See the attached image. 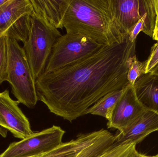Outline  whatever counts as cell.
Segmentation results:
<instances>
[{"instance_id": "cell-11", "label": "cell", "mask_w": 158, "mask_h": 157, "mask_svg": "<svg viewBox=\"0 0 158 157\" xmlns=\"http://www.w3.org/2000/svg\"><path fill=\"white\" fill-rule=\"evenodd\" d=\"M156 131H158V114L146 109L130 127L115 135L113 145L127 142L137 144L150 134Z\"/></svg>"}, {"instance_id": "cell-15", "label": "cell", "mask_w": 158, "mask_h": 157, "mask_svg": "<svg viewBox=\"0 0 158 157\" xmlns=\"http://www.w3.org/2000/svg\"><path fill=\"white\" fill-rule=\"evenodd\" d=\"M125 88L110 92L101 98L85 111V115L93 114L109 120L116 103L123 94Z\"/></svg>"}, {"instance_id": "cell-21", "label": "cell", "mask_w": 158, "mask_h": 157, "mask_svg": "<svg viewBox=\"0 0 158 157\" xmlns=\"http://www.w3.org/2000/svg\"><path fill=\"white\" fill-rule=\"evenodd\" d=\"M129 157H158V154L155 156H147L140 154L136 150V147H134L131 152Z\"/></svg>"}, {"instance_id": "cell-14", "label": "cell", "mask_w": 158, "mask_h": 157, "mask_svg": "<svg viewBox=\"0 0 158 157\" xmlns=\"http://www.w3.org/2000/svg\"><path fill=\"white\" fill-rule=\"evenodd\" d=\"M33 11L55 28L63 29L65 0H30Z\"/></svg>"}, {"instance_id": "cell-5", "label": "cell", "mask_w": 158, "mask_h": 157, "mask_svg": "<svg viewBox=\"0 0 158 157\" xmlns=\"http://www.w3.org/2000/svg\"><path fill=\"white\" fill-rule=\"evenodd\" d=\"M104 46L82 35H62L53 47L43 73L54 72L89 57Z\"/></svg>"}, {"instance_id": "cell-4", "label": "cell", "mask_w": 158, "mask_h": 157, "mask_svg": "<svg viewBox=\"0 0 158 157\" xmlns=\"http://www.w3.org/2000/svg\"><path fill=\"white\" fill-rule=\"evenodd\" d=\"M6 81L19 103L34 108L38 101L35 81L23 48L18 41L8 38V66Z\"/></svg>"}, {"instance_id": "cell-7", "label": "cell", "mask_w": 158, "mask_h": 157, "mask_svg": "<svg viewBox=\"0 0 158 157\" xmlns=\"http://www.w3.org/2000/svg\"><path fill=\"white\" fill-rule=\"evenodd\" d=\"M65 133L61 127L53 125L33 133L19 142H13L0 157H31L43 155L61 144Z\"/></svg>"}, {"instance_id": "cell-9", "label": "cell", "mask_w": 158, "mask_h": 157, "mask_svg": "<svg viewBox=\"0 0 158 157\" xmlns=\"http://www.w3.org/2000/svg\"><path fill=\"white\" fill-rule=\"evenodd\" d=\"M114 18L123 32L129 34L144 16L156 11L158 0H111Z\"/></svg>"}, {"instance_id": "cell-18", "label": "cell", "mask_w": 158, "mask_h": 157, "mask_svg": "<svg viewBox=\"0 0 158 157\" xmlns=\"http://www.w3.org/2000/svg\"><path fill=\"white\" fill-rule=\"evenodd\" d=\"M136 144L125 142L120 144L113 145L98 157H129Z\"/></svg>"}, {"instance_id": "cell-22", "label": "cell", "mask_w": 158, "mask_h": 157, "mask_svg": "<svg viewBox=\"0 0 158 157\" xmlns=\"http://www.w3.org/2000/svg\"><path fill=\"white\" fill-rule=\"evenodd\" d=\"M150 73L155 74L158 75V64L152 69Z\"/></svg>"}, {"instance_id": "cell-24", "label": "cell", "mask_w": 158, "mask_h": 157, "mask_svg": "<svg viewBox=\"0 0 158 157\" xmlns=\"http://www.w3.org/2000/svg\"><path fill=\"white\" fill-rule=\"evenodd\" d=\"M42 155H40L36 156H33V157H40Z\"/></svg>"}, {"instance_id": "cell-3", "label": "cell", "mask_w": 158, "mask_h": 157, "mask_svg": "<svg viewBox=\"0 0 158 157\" xmlns=\"http://www.w3.org/2000/svg\"><path fill=\"white\" fill-rule=\"evenodd\" d=\"M62 35L58 29L32 12L28 38L23 48L35 81L44 72L53 47Z\"/></svg>"}, {"instance_id": "cell-20", "label": "cell", "mask_w": 158, "mask_h": 157, "mask_svg": "<svg viewBox=\"0 0 158 157\" xmlns=\"http://www.w3.org/2000/svg\"><path fill=\"white\" fill-rule=\"evenodd\" d=\"M147 65L145 73H150L152 69L158 64V41L153 45L151 50V53L148 59L146 60Z\"/></svg>"}, {"instance_id": "cell-6", "label": "cell", "mask_w": 158, "mask_h": 157, "mask_svg": "<svg viewBox=\"0 0 158 157\" xmlns=\"http://www.w3.org/2000/svg\"><path fill=\"white\" fill-rule=\"evenodd\" d=\"M32 12L30 0H7L0 6V37L6 35L25 44L30 31Z\"/></svg>"}, {"instance_id": "cell-12", "label": "cell", "mask_w": 158, "mask_h": 157, "mask_svg": "<svg viewBox=\"0 0 158 157\" xmlns=\"http://www.w3.org/2000/svg\"><path fill=\"white\" fill-rule=\"evenodd\" d=\"M106 130L103 129L88 133L80 134L76 139L62 143L40 157H77L83 150L98 140Z\"/></svg>"}, {"instance_id": "cell-2", "label": "cell", "mask_w": 158, "mask_h": 157, "mask_svg": "<svg viewBox=\"0 0 158 157\" xmlns=\"http://www.w3.org/2000/svg\"><path fill=\"white\" fill-rule=\"evenodd\" d=\"M62 23L68 34L85 36L103 46L129 36L115 20L111 0H65Z\"/></svg>"}, {"instance_id": "cell-13", "label": "cell", "mask_w": 158, "mask_h": 157, "mask_svg": "<svg viewBox=\"0 0 158 157\" xmlns=\"http://www.w3.org/2000/svg\"><path fill=\"white\" fill-rule=\"evenodd\" d=\"M134 87L138 100L145 108L158 114V75L144 74L137 78Z\"/></svg>"}, {"instance_id": "cell-10", "label": "cell", "mask_w": 158, "mask_h": 157, "mask_svg": "<svg viewBox=\"0 0 158 157\" xmlns=\"http://www.w3.org/2000/svg\"><path fill=\"white\" fill-rule=\"evenodd\" d=\"M19 102L13 100L7 89L0 93V126L19 139H25L33 133L28 119L19 107Z\"/></svg>"}, {"instance_id": "cell-16", "label": "cell", "mask_w": 158, "mask_h": 157, "mask_svg": "<svg viewBox=\"0 0 158 157\" xmlns=\"http://www.w3.org/2000/svg\"><path fill=\"white\" fill-rule=\"evenodd\" d=\"M115 136L106 130L94 143L83 150L77 157H98L114 144Z\"/></svg>"}, {"instance_id": "cell-23", "label": "cell", "mask_w": 158, "mask_h": 157, "mask_svg": "<svg viewBox=\"0 0 158 157\" xmlns=\"http://www.w3.org/2000/svg\"><path fill=\"white\" fill-rule=\"evenodd\" d=\"M7 0H0V6L3 4L7 2Z\"/></svg>"}, {"instance_id": "cell-19", "label": "cell", "mask_w": 158, "mask_h": 157, "mask_svg": "<svg viewBox=\"0 0 158 157\" xmlns=\"http://www.w3.org/2000/svg\"><path fill=\"white\" fill-rule=\"evenodd\" d=\"M146 65V61L144 62L139 61L136 58V55L134 56L127 75V79L130 84L134 85L137 78L145 73Z\"/></svg>"}, {"instance_id": "cell-8", "label": "cell", "mask_w": 158, "mask_h": 157, "mask_svg": "<svg viewBox=\"0 0 158 157\" xmlns=\"http://www.w3.org/2000/svg\"><path fill=\"white\" fill-rule=\"evenodd\" d=\"M138 100L134 85L129 84L116 103L107 126L122 132L146 110Z\"/></svg>"}, {"instance_id": "cell-17", "label": "cell", "mask_w": 158, "mask_h": 157, "mask_svg": "<svg viewBox=\"0 0 158 157\" xmlns=\"http://www.w3.org/2000/svg\"><path fill=\"white\" fill-rule=\"evenodd\" d=\"M8 38L5 35L0 37V85L7 80Z\"/></svg>"}, {"instance_id": "cell-1", "label": "cell", "mask_w": 158, "mask_h": 157, "mask_svg": "<svg viewBox=\"0 0 158 157\" xmlns=\"http://www.w3.org/2000/svg\"><path fill=\"white\" fill-rule=\"evenodd\" d=\"M104 46L93 55L35 80L38 100L52 113L72 122L108 93L129 84L127 75L136 41Z\"/></svg>"}]
</instances>
